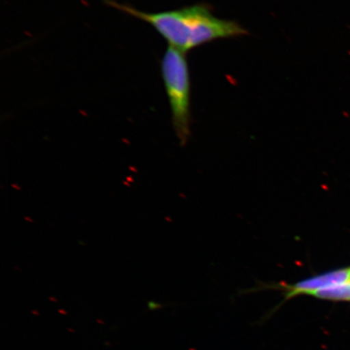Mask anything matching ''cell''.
Listing matches in <instances>:
<instances>
[{
    "label": "cell",
    "instance_id": "cell-2",
    "mask_svg": "<svg viewBox=\"0 0 350 350\" xmlns=\"http://www.w3.org/2000/svg\"><path fill=\"white\" fill-rule=\"evenodd\" d=\"M161 67L175 133L185 146L191 134V79L185 53L169 46Z\"/></svg>",
    "mask_w": 350,
    "mask_h": 350
},
{
    "label": "cell",
    "instance_id": "cell-4",
    "mask_svg": "<svg viewBox=\"0 0 350 350\" xmlns=\"http://www.w3.org/2000/svg\"><path fill=\"white\" fill-rule=\"evenodd\" d=\"M310 296L323 300L350 301V282L323 288V290L313 293Z\"/></svg>",
    "mask_w": 350,
    "mask_h": 350
},
{
    "label": "cell",
    "instance_id": "cell-6",
    "mask_svg": "<svg viewBox=\"0 0 350 350\" xmlns=\"http://www.w3.org/2000/svg\"><path fill=\"white\" fill-rule=\"evenodd\" d=\"M349 282H350V277H349Z\"/></svg>",
    "mask_w": 350,
    "mask_h": 350
},
{
    "label": "cell",
    "instance_id": "cell-1",
    "mask_svg": "<svg viewBox=\"0 0 350 350\" xmlns=\"http://www.w3.org/2000/svg\"><path fill=\"white\" fill-rule=\"evenodd\" d=\"M108 6L146 22L169 46L183 53L219 39L246 36L247 29L238 22L218 18L204 4L161 12H146L133 7L107 0Z\"/></svg>",
    "mask_w": 350,
    "mask_h": 350
},
{
    "label": "cell",
    "instance_id": "cell-3",
    "mask_svg": "<svg viewBox=\"0 0 350 350\" xmlns=\"http://www.w3.org/2000/svg\"><path fill=\"white\" fill-rule=\"evenodd\" d=\"M350 269H342L314 275L301 280L295 284H278L265 286L283 292L284 300L282 304L296 296L312 295L313 293L349 281Z\"/></svg>",
    "mask_w": 350,
    "mask_h": 350
},
{
    "label": "cell",
    "instance_id": "cell-5",
    "mask_svg": "<svg viewBox=\"0 0 350 350\" xmlns=\"http://www.w3.org/2000/svg\"><path fill=\"white\" fill-rule=\"evenodd\" d=\"M161 305L157 303H154V301H148V310H157L160 308Z\"/></svg>",
    "mask_w": 350,
    "mask_h": 350
}]
</instances>
